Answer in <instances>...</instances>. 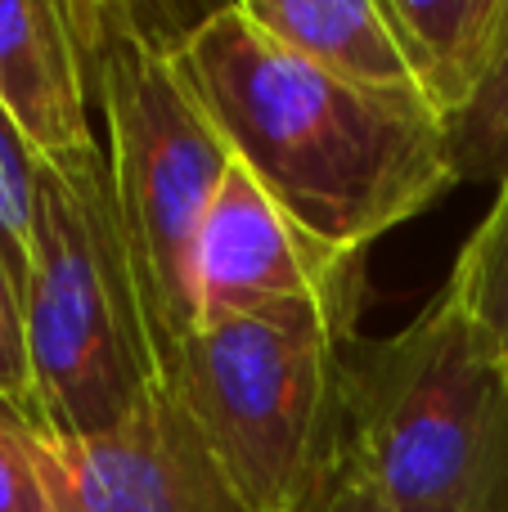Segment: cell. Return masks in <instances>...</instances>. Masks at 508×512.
I'll list each match as a JSON object with an SVG mask.
<instances>
[{
    "mask_svg": "<svg viewBox=\"0 0 508 512\" xmlns=\"http://www.w3.org/2000/svg\"><path fill=\"white\" fill-rule=\"evenodd\" d=\"M176 68L234 158L338 252H365L455 185L446 122L419 95L329 77L284 50L243 5H216Z\"/></svg>",
    "mask_w": 508,
    "mask_h": 512,
    "instance_id": "obj_1",
    "label": "cell"
},
{
    "mask_svg": "<svg viewBox=\"0 0 508 512\" xmlns=\"http://www.w3.org/2000/svg\"><path fill=\"white\" fill-rule=\"evenodd\" d=\"M338 477L405 512H508V364L446 292L347 342Z\"/></svg>",
    "mask_w": 508,
    "mask_h": 512,
    "instance_id": "obj_2",
    "label": "cell"
},
{
    "mask_svg": "<svg viewBox=\"0 0 508 512\" xmlns=\"http://www.w3.org/2000/svg\"><path fill=\"white\" fill-rule=\"evenodd\" d=\"M23 328L50 441L113 432L167 387L99 144L41 158Z\"/></svg>",
    "mask_w": 508,
    "mask_h": 512,
    "instance_id": "obj_3",
    "label": "cell"
},
{
    "mask_svg": "<svg viewBox=\"0 0 508 512\" xmlns=\"http://www.w3.org/2000/svg\"><path fill=\"white\" fill-rule=\"evenodd\" d=\"M360 297L198 324L167 387L252 512H315L338 477L342 355Z\"/></svg>",
    "mask_w": 508,
    "mask_h": 512,
    "instance_id": "obj_4",
    "label": "cell"
},
{
    "mask_svg": "<svg viewBox=\"0 0 508 512\" xmlns=\"http://www.w3.org/2000/svg\"><path fill=\"white\" fill-rule=\"evenodd\" d=\"M86 81L108 117V176L162 382L198 328L194 252L234 153L176 59L126 23L122 0H72Z\"/></svg>",
    "mask_w": 508,
    "mask_h": 512,
    "instance_id": "obj_5",
    "label": "cell"
},
{
    "mask_svg": "<svg viewBox=\"0 0 508 512\" xmlns=\"http://www.w3.org/2000/svg\"><path fill=\"white\" fill-rule=\"evenodd\" d=\"M59 512H252L171 387L99 436L50 441Z\"/></svg>",
    "mask_w": 508,
    "mask_h": 512,
    "instance_id": "obj_6",
    "label": "cell"
},
{
    "mask_svg": "<svg viewBox=\"0 0 508 512\" xmlns=\"http://www.w3.org/2000/svg\"><path fill=\"white\" fill-rule=\"evenodd\" d=\"M365 252H338L306 234L234 158L198 230V324H221L279 301L360 297Z\"/></svg>",
    "mask_w": 508,
    "mask_h": 512,
    "instance_id": "obj_7",
    "label": "cell"
},
{
    "mask_svg": "<svg viewBox=\"0 0 508 512\" xmlns=\"http://www.w3.org/2000/svg\"><path fill=\"white\" fill-rule=\"evenodd\" d=\"M0 108L45 162L95 149L86 50L68 0H0Z\"/></svg>",
    "mask_w": 508,
    "mask_h": 512,
    "instance_id": "obj_8",
    "label": "cell"
},
{
    "mask_svg": "<svg viewBox=\"0 0 508 512\" xmlns=\"http://www.w3.org/2000/svg\"><path fill=\"white\" fill-rule=\"evenodd\" d=\"M239 5L284 50L329 77L378 95H419L383 0H239Z\"/></svg>",
    "mask_w": 508,
    "mask_h": 512,
    "instance_id": "obj_9",
    "label": "cell"
},
{
    "mask_svg": "<svg viewBox=\"0 0 508 512\" xmlns=\"http://www.w3.org/2000/svg\"><path fill=\"white\" fill-rule=\"evenodd\" d=\"M423 104L450 122L508 50V0H383Z\"/></svg>",
    "mask_w": 508,
    "mask_h": 512,
    "instance_id": "obj_10",
    "label": "cell"
},
{
    "mask_svg": "<svg viewBox=\"0 0 508 512\" xmlns=\"http://www.w3.org/2000/svg\"><path fill=\"white\" fill-rule=\"evenodd\" d=\"M441 292L508 364V176L486 221L464 239Z\"/></svg>",
    "mask_w": 508,
    "mask_h": 512,
    "instance_id": "obj_11",
    "label": "cell"
},
{
    "mask_svg": "<svg viewBox=\"0 0 508 512\" xmlns=\"http://www.w3.org/2000/svg\"><path fill=\"white\" fill-rule=\"evenodd\" d=\"M455 185H504L508 176V50L473 99L446 122Z\"/></svg>",
    "mask_w": 508,
    "mask_h": 512,
    "instance_id": "obj_12",
    "label": "cell"
},
{
    "mask_svg": "<svg viewBox=\"0 0 508 512\" xmlns=\"http://www.w3.org/2000/svg\"><path fill=\"white\" fill-rule=\"evenodd\" d=\"M36 176L41 158L23 140L14 117L0 108V279L23 306L27 270H32V221H36Z\"/></svg>",
    "mask_w": 508,
    "mask_h": 512,
    "instance_id": "obj_13",
    "label": "cell"
},
{
    "mask_svg": "<svg viewBox=\"0 0 508 512\" xmlns=\"http://www.w3.org/2000/svg\"><path fill=\"white\" fill-rule=\"evenodd\" d=\"M0 512H59L45 436L9 405H0Z\"/></svg>",
    "mask_w": 508,
    "mask_h": 512,
    "instance_id": "obj_14",
    "label": "cell"
},
{
    "mask_svg": "<svg viewBox=\"0 0 508 512\" xmlns=\"http://www.w3.org/2000/svg\"><path fill=\"white\" fill-rule=\"evenodd\" d=\"M0 405H9L18 418L41 432V414H36V382H32V355H27V328L23 306L0 279Z\"/></svg>",
    "mask_w": 508,
    "mask_h": 512,
    "instance_id": "obj_15",
    "label": "cell"
},
{
    "mask_svg": "<svg viewBox=\"0 0 508 512\" xmlns=\"http://www.w3.org/2000/svg\"><path fill=\"white\" fill-rule=\"evenodd\" d=\"M315 512H405V508L383 504L378 495H369L365 486H356V481H347V477H333L329 495L320 499V508Z\"/></svg>",
    "mask_w": 508,
    "mask_h": 512,
    "instance_id": "obj_16",
    "label": "cell"
}]
</instances>
